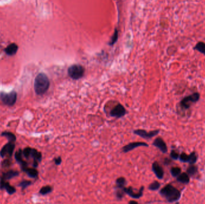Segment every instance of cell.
<instances>
[{"label": "cell", "instance_id": "6da1fadb", "mask_svg": "<svg viewBox=\"0 0 205 204\" xmlns=\"http://www.w3.org/2000/svg\"><path fill=\"white\" fill-rule=\"evenodd\" d=\"M50 86V82L48 76L44 73H40L35 79L34 88L36 94L42 95L48 91Z\"/></svg>", "mask_w": 205, "mask_h": 204}, {"label": "cell", "instance_id": "7a4b0ae2", "mask_svg": "<svg viewBox=\"0 0 205 204\" xmlns=\"http://www.w3.org/2000/svg\"><path fill=\"white\" fill-rule=\"evenodd\" d=\"M160 193L169 202H175L179 200L181 196L180 191L171 184H167L160 192Z\"/></svg>", "mask_w": 205, "mask_h": 204}, {"label": "cell", "instance_id": "3957f363", "mask_svg": "<svg viewBox=\"0 0 205 204\" xmlns=\"http://www.w3.org/2000/svg\"><path fill=\"white\" fill-rule=\"evenodd\" d=\"M85 73V70L80 65H73L68 69L69 76L73 80H79L81 79Z\"/></svg>", "mask_w": 205, "mask_h": 204}, {"label": "cell", "instance_id": "277c9868", "mask_svg": "<svg viewBox=\"0 0 205 204\" xmlns=\"http://www.w3.org/2000/svg\"><path fill=\"white\" fill-rule=\"evenodd\" d=\"M200 97V95L199 93H194L193 94L183 98V99L181 101L180 105L184 109H188L193 103H197L199 100Z\"/></svg>", "mask_w": 205, "mask_h": 204}, {"label": "cell", "instance_id": "5b68a950", "mask_svg": "<svg viewBox=\"0 0 205 204\" xmlns=\"http://www.w3.org/2000/svg\"><path fill=\"white\" fill-rule=\"evenodd\" d=\"M0 98L3 103L8 106L13 105L17 99V94L16 92H12L10 93H3L0 94Z\"/></svg>", "mask_w": 205, "mask_h": 204}, {"label": "cell", "instance_id": "8992f818", "mask_svg": "<svg viewBox=\"0 0 205 204\" xmlns=\"http://www.w3.org/2000/svg\"><path fill=\"white\" fill-rule=\"evenodd\" d=\"M126 113L127 111L124 107L123 105L118 104L110 110V114L112 117L120 118L124 116L126 114Z\"/></svg>", "mask_w": 205, "mask_h": 204}, {"label": "cell", "instance_id": "52a82bcc", "mask_svg": "<svg viewBox=\"0 0 205 204\" xmlns=\"http://www.w3.org/2000/svg\"><path fill=\"white\" fill-rule=\"evenodd\" d=\"M197 155L195 152H193L189 155L182 153L179 156V160L182 162H188L190 164H194L197 162Z\"/></svg>", "mask_w": 205, "mask_h": 204}, {"label": "cell", "instance_id": "ba28073f", "mask_svg": "<svg viewBox=\"0 0 205 204\" xmlns=\"http://www.w3.org/2000/svg\"><path fill=\"white\" fill-rule=\"evenodd\" d=\"M159 132H160L159 130H155V131H152L151 132H147L146 131L143 129H137V130H134V134L141 136L142 138H146V139H150L158 135Z\"/></svg>", "mask_w": 205, "mask_h": 204}, {"label": "cell", "instance_id": "9c48e42d", "mask_svg": "<svg viewBox=\"0 0 205 204\" xmlns=\"http://www.w3.org/2000/svg\"><path fill=\"white\" fill-rule=\"evenodd\" d=\"M143 190H144V187L143 186H142L141 187V189H139L138 192H135L134 191L133 188L132 187H127V188L124 187L122 189V190L124 193H127V194H128L130 196H131L132 198H133L134 199H139V198H141V196H142Z\"/></svg>", "mask_w": 205, "mask_h": 204}, {"label": "cell", "instance_id": "30bf717a", "mask_svg": "<svg viewBox=\"0 0 205 204\" xmlns=\"http://www.w3.org/2000/svg\"><path fill=\"white\" fill-rule=\"evenodd\" d=\"M15 149V144L13 143L9 142L8 144L5 145L0 152V155L1 157H4L6 155L12 156Z\"/></svg>", "mask_w": 205, "mask_h": 204}, {"label": "cell", "instance_id": "8fae6325", "mask_svg": "<svg viewBox=\"0 0 205 204\" xmlns=\"http://www.w3.org/2000/svg\"><path fill=\"white\" fill-rule=\"evenodd\" d=\"M152 171L158 179H162L164 177V171L161 165L157 162H154L152 164Z\"/></svg>", "mask_w": 205, "mask_h": 204}, {"label": "cell", "instance_id": "7c38bea8", "mask_svg": "<svg viewBox=\"0 0 205 204\" xmlns=\"http://www.w3.org/2000/svg\"><path fill=\"white\" fill-rule=\"evenodd\" d=\"M141 146H146V147H148V144L143 143V142H134V143H131L128 144V145H125L123 148V151L124 153H127L130 151L134 150V148L141 147Z\"/></svg>", "mask_w": 205, "mask_h": 204}, {"label": "cell", "instance_id": "4fadbf2b", "mask_svg": "<svg viewBox=\"0 0 205 204\" xmlns=\"http://www.w3.org/2000/svg\"><path fill=\"white\" fill-rule=\"evenodd\" d=\"M153 145L155 147H157L158 148H159V149L161 150V152H163V153H167V145L161 138L160 137L157 138L153 143Z\"/></svg>", "mask_w": 205, "mask_h": 204}, {"label": "cell", "instance_id": "5bb4252c", "mask_svg": "<svg viewBox=\"0 0 205 204\" xmlns=\"http://www.w3.org/2000/svg\"><path fill=\"white\" fill-rule=\"evenodd\" d=\"M0 188L1 189H5L7 193L10 194H12L16 192V189L10 185L8 182H6L5 180L3 178H1V181H0Z\"/></svg>", "mask_w": 205, "mask_h": 204}, {"label": "cell", "instance_id": "9a60e30c", "mask_svg": "<svg viewBox=\"0 0 205 204\" xmlns=\"http://www.w3.org/2000/svg\"><path fill=\"white\" fill-rule=\"evenodd\" d=\"M177 181L184 184H188L190 182V177L187 173H181L178 177H176Z\"/></svg>", "mask_w": 205, "mask_h": 204}, {"label": "cell", "instance_id": "2e32d148", "mask_svg": "<svg viewBox=\"0 0 205 204\" xmlns=\"http://www.w3.org/2000/svg\"><path fill=\"white\" fill-rule=\"evenodd\" d=\"M18 50V46L15 43H12L8 45L5 50L6 53L8 55H14Z\"/></svg>", "mask_w": 205, "mask_h": 204}, {"label": "cell", "instance_id": "e0dca14e", "mask_svg": "<svg viewBox=\"0 0 205 204\" xmlns=\"http://www.w3.org/2000/svg\"><path fill=\"white\" fill-rule=\"evenodd\" d=\"M18 175H19V172L17 171H8L6 173L3 174V178H4V180H9L15 177H16V176H17Z\"/></svg>", "mask_w": 205, "mask_h": 204}, {"label": "cell", "instance_id": "ac0fdd59", "mask_svg": "<svg viewBox=\"0 0 205 204\" xmlns=\"http://www.w3.org/2000/svg\"><path fill=\"white\" fill-rule=\"evenodd\" d=\"M24 171L26 172L27 175L29 176V177L31 178H35L38 176V171H37L34 168H26L25 170H23Z\"/></svg>", "mask_w": 205, "mask_h": 204}, {"label": "cell", "instance_id": "d6986e66", "mask_svg": "<svg viewBox=\"0 0 205 204\" xmlns=\"http://www.w3.org/2000/svg\"><path fill=\"white\" fill-rule=\"evenodd\" d=\"M31 156L34 158V161L40 162L42 161V153L36 150L35 149H32Z\"/></svg>", "mask_w": 205, "mask_h": 204}, {"label": "cell", "instance_id": "ffe728a7", "mask_svg": "<svg viewBox=\"0 0 205 204\" xmlns=\"http://www.w3.org/2000/svg\"><path fill=\"white\" fill-rule=\"evenodd\" d=\"M197 171H198L197 167L196 166L194 165V164H191V165L188 167V168L187 170V172L189 175L194 176L197 172Z\"/></svg>", "mask_w": 205, "mask_h": 204}, {"label": "cell", "instance_id": "44dd1931", "mask_svg": "<svg viewBox=\"0 0 205 204\" xmlns=\"http://www.w3.org/2000/svg\"><path fill=\"white\" fill-rule=\"evenodd\" d=\"M2 136H4L5 137H6L8 140L9 141V142L11 143H13L16 141V136L12 134V132H3L1 134Z\"/></svg>", "mask_w": 205, "mask_h": 204}, {"label": "cell", "instance_id": "7402d4cb", "mask_svg": "<svg viewBox=\"0 0 205 204\" xmlns=\"http://www.w3.org/2000/svg\"><path fill=\"white\" fill-rule=\"evenodd\" d=\"M194 49L205 54V43L203 42H199L194 47Z\"/></svg>", "mask_w": 205, "mask_h": 204}, {"label": "cell", "instance_id": "603a6c76", "mask_svg": "<svg viewBox=\"0 0 205 204\" xmlns=\"http://www.w3.org/2000/svg\"><path fill=\"white\" fill-rule=\"evenodd\" d=\"M116 183L117 187L122 189L126 184V180L124 177H119L116 180Z\"/></svg>", "mask_w": 205, "mask_h": 204}, {"label": "cell", "instance_id": "cb8c5ba5", "mask_svg": "<svg viewBox=\"0 0 205 204\" xmlns=\"http://www.w3.org/2000/svg\"><path fill=\"white\" fill-rule=\"evenodd\" d=\"M160 187V183L157 181H155L150 185V186H149V189L150 190L155 191L159 189Z\"/></svg>", "mask_w": 205, "mask_h": 204}, {"label": "cell", "instance_id": "d4e9b609", "mask_svg": "<svg viewBox=\"0 0 205 204\" xmlns=\"http://www.w3.org/2000/svg\"><path fill=\"white\" fill-rule=\"evenodd\" d=\"M52 191V188L51 187L50 185H46V186L43 187L40 190V193L43 194V195H45V194H47L49 193H51Z\"/></svg>", "mask_w": 205, "mask_h": 204}, {"label": "cell", "instance_id": "484cf974", "mask_svg": "<svg viewBox=\"0 0 205 204\" xmlns=\"http://www.w3.org/2000/svg\"><path fill=\"white\" fill-rule=\"evenodd\" d=\"M172 175L174 177H176L181 173V169L179 167H173L170 170Z\"/></svg>", "mask_w": 205, "mask_h": 204}, {"label": "cell", "instance_id": "4316f807", "mask_svg": "<svg viewBox=\"0 0 205 204\" xmlns=\"http://www.w3.org/2000/svg\"><path fill=\"white\" fill-rule=\"evenodd\" d=\"M22 154H23V152H22L21 150H19L15 153V159L18 162H19L21 163H22L24 162L22 157Z\"/></svg>", "mask_w": 205, "mask_h": 204}, {"label": "cell", "instance_id": "83f0119b", "mask_svg": "<svg viewBox=\"0 0 205 204\" xmlns=\"http://www.w3.org/2000/svg\"><path fill=\"white\" fill-rule=\"evenodd\" d=\"M31 150H32V148H31L30 147H26L24 150V151L22 152L23 154L26 158H28V157L31 156Z\"/></svg>", "mask_w": 205, "mask_h": 204}, {"label": "cell", "instance_id": "f1b7e54d", "mask_svg": "<svg viewBox=\"0 0 205 204\" xmlns=\"http://www.w3.org/2000/svg\"><path fill=\"white\" fill-rule=\"evenodd\" d=\"M170 157L173 160H177L179 157V154L175 150H172L170 153Z\"/></svg>", "mask_w": 205, "mask_h": 204}, {"label": "cell", "instance_id": "f546056e", "mask_svg": "<svg viewBox=\"0 0 205 204\" xmlns=\"http://www.w3.org/2000/svg\"><path fill=\"white\" fill-rule=\"evenodd\" d=\"M31 184V182L30 181H23L19 184V186L22 187V189H25L26 187L28 186Z\"/></svg>", "mask_w": 205, "mask_h": 204}, {"label": "cell", "instance_id": "4dcf8cb0", "mask_svg": "<svg viewBox=\"0 0 205 204\" xmlns=\"http://www.w3.org/2000/svg\"><path fill=\"white\" fill-rule=\"evenodd\" d=\"M54 162L55 163V164L57 165H59L62 162V159H61V157H58L57 158H55L54 159Z\"/></svg>", "mask_w": 205, "mask_h": 204}, {"label": "cell", "instance_id": "1f68e13d", "mask_svg": "<svg viewBox=\"0 0 205 204\" xmlns=\"http://www.w3.org/2000/svg\"><path fill=\"white\" fill-rule=\"evenodd\" d=\"M2 165L3 166H8L9 165H10V161H8V160H6L3 162Z\"/></svg>", "mask_w": 205, "mask_h": 204}, {"label": "cell", "instance_id": "d6a6232c", "mask_svg": "<svg viewBox=\"0 0 205 204\" xmlns=\"http://www.w3.org/2000/svg\"><path fill=\"white\" fill-rule=\"evenodd\" d=\"M117 38H118V32H116V33L114 35V37H113V39H112V43H114L116 41Z\"/></svg>", "mask_w": 205, "mask_h": 204}, {"label": "cell", "instance_id": "836d02e7", "mask_svg": "<svg viewBox=\"0 0 205 204\" xmlns=\"http://www.w3.org/2000/svg\"><path fill=\"white\" fill-rule=\"evenodd\" d=\"M170 162V160H169L168 159H166V161L164 162V163H165L166 164H167V165H168Z\"/></svg>", "mask_w": 205, "mask_h": 204}, {"label": "cell", "instance_id": "e575fe53", "mask_svg": "<svg viewBox=\"0 0 205 204\" xmlns=\"http://www.w3.org/2000/svg\"><path fill=\"white\" fill-rule=\"evenodd\" d=\"M129 203H135V204H136V203H137V202L136 201H130L129 202Z\"/></svg>", "mask_w": 205, "mask_h": 204}]
</instances>
